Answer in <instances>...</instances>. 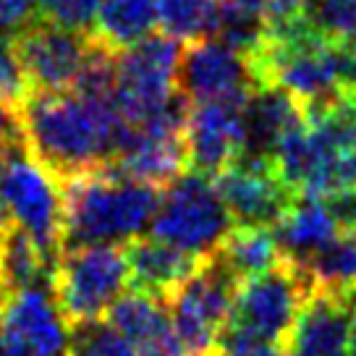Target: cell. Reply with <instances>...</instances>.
Wrapping results in <instances>:
<instances>
[{
  "mask_svg": "<svg viewBox=\"0 0 356 356\" xmlns=\"http://www.w3.org/2000/svg\"><path fill=\"white\" fill-rule=\"evenodd\" d=\"M19 111L26 149L58 181L111 165L126 129L105 92H26Z\"/></svg>",
  "mask_w": 356,
  "mask_h": 356,
  "instance_id": "cell-1",
  "label": "cell"
},
{
  "mask_svg": "<svg viewBox=\"0 0 356 356\" xmlns=\"http://www.w3.org/2000/svg\"><path fill=\"white\" fill-rule=\"evenodd\" d=\"M63 231L60 249L87 244H126L142 236L160 202L157 186L100 168L60 181Z\"/></svg>",
  "mask_w": 356,
  "mask_h": 356,
  "instance_id": "cell-2",
  "label": "cell"
},
{
  "mask_svg": "<svg viewBox=\"0 0 356 356\" xmlns=\"http://www.w3.org/2000/svg\"><path fill=\"white\" fill-rule=\"evenodd\" d=\"M181 42L168 34H149L115 53L113 102L126 126L186 121L189 100L178 89Z\"/></svg>",
  "mask_w": 356,
  "mask_h": 356,
  "instance_id": "cell-3",
  "label": "cell"
},
{
  "mask_svg": "<svg viewBox=\"0 0 356 356\" xmlns=\"http://www.w3.org/2000/svg\"><path fill=\"white\" fill-rule=\"evenodd\" d=\"M129 286L126 244H87L60 249L50 291L66 323H92L105 317Z\"/></svg>",
  "mask_w": 356,
  "mask_h": 356,
  "instance_id": "cell-4",
  "label": "cell"
},
{
  "mask_svg": "<svg viewBox=\"0 0 356 356\" xmlns=\"http://www.w3.org/2000/svg\"><path fill=\"white\" fill-rule=\"evenodd\" d=\"M231 228L234 218L215 186V178L186 168L168 184L165 194L157 202L149 236L189 254L207 257L222 244Z\"/></svg>",
  "mask_w": 356,
  "mask_h": 356,
  "instance_id": "cell-5",
  "label": "cell"
},
{
  "mask_svg": "<svg viewBox=\"0 0 356 356\" xmlns=\"http://www.w3.org/2000/svg\"><path fill=\"white\" fill-rule=\"evenodd\" d=\"M238 283L241 280L212 252L173 293H168V314L181 356L210 354L231 320Z\"/></svg>",
  "mask_w": 356,
  "mask_h": 356,
  "instance_id": "cell-6",
  "label": "cell"
},
{
  "mask_svg": "<svg viewBox=\"0 0 356 356\" xmlns=\"http://www.w3.org/2000/svg\"><path fill=\"white\" fill-rule=\"evenodd\" d=\"M312 289L314 280L304 265L283 257L275 267L238 283L225 330L283 346Z\"/></svg>",
  "mask_w": 356,
  "mask_h": 356,
  "instance_id": "cell-7",
  "label": "cell"
},
{
  "mask_svg": "<svg viewBox=\"0 0 356 356\" xmlns=\"http://www.w3.org/2000/svg\"><path fill=\"white\" fill-rule=\"evenodd\" d=\"M0 212L32 236L47 254H60L63 186L40 160H34L26 145L6 155L0 170Z\"/></svg>",
  "mask_w": 356,
  "mask_h": 356,
  "instance_id": "cell-8",
  "label": "cell"
},
{
  "mask_svg": "<svg viewBox=\"0 0 356 356\" xmlns=\"http://www.w3.org/2000/svg\"><path fill=\"white\" fill-rule=\"evenodd\" d=\"M13 44L29 92H63L76 87L100 40L37 19L13 37Z\"/></svg>",
  "mask_w": 356,
  "mask_h": 356,
  "instance_id": "cell-9",
  "label": "cell"
},
{
  "mask_svg": "<svg viewBox=\"0 0 356 356\" xmlns=\"http://www.w3.org/2000/svg\"><path fill=\"white\" fill-rule=\"evenodd\" d=\"M259 84L252 56L220 37L197 40L181 50L178 89L189 102L249 97Z\"/></svg>",
  "mask_w": 356,
  "mask_h": 356,
  "instance_id": "cell-10",
  "label": "cell"
},
{
  "mask_svg": "<svg viewBox=\"0 0 356 356\" xmlns=\"http://www.w3.org/2000/svg\"><path fill=\"white\" fill-rule=\"evenodd\" d=\"M68 327L50 286L13 291L3 301L0 335L13 356H68Z\"/></svg>",
  "mask_w": 356,
  "mask_h": 356,
  "instance_id": "cell-11",
  "label": "cell"
},
{
  "mask_svg": "<svg viewBox=\"0 0 356 356\" xmlns=\"http://www.w3.org/2000/svg\"><path fill=\"white\" fill-rule=\"evenodd\" d=\"M234 225H275L296 202V191L280 178L273 163L236 157L215 176Z\"/></svg>",
  "mask_w": 356,
  "mask_h": 356,
  "instance_id": "cell-12",
  "label": "cell"
},
{
  "mask_svg": "<svg viewBox=\"0 0 356 356\" xmlns=\"http://www.w3.org/2000/svg\"><path fill=\"white\" fill-rule=\"evenodd\" d=\"M354 325L356 286H314L286 335V356H348Z\"/></svg>",
  "mask_w": 356,
  "mask_h": 356,
  "instance_id": "cell-13",
  "label": "cell"
},
{
  "mask_svg": "<svg viewBox=\"0 0 356 356\" xmlns=\"http://www.w3.org/2000/svg\"><path fill=\"white\" fill-rule=\"evenodd\" d=\"M244 100L246 97H220V100L189 102L184 142L189 170L215 178L228 168L244 147Z\"/></svg>",
  "mask_w": 356,
  "mask_h": 356,
  "instance_id": "cell-14",
  "label": "cell"
},
{
  "mask_svg": "<svg viewBox=\"0 0 356 356\" xmlns=\"http://www.w3.org/2000/svg\"><path fill=\"white\" fill-rule=\"evenodd\" d=\"M186 121H160L147 126H126L118 152L108 168H115L126 176L165 189L186 168Z\"/></svg>",
  "mask_w": 356,
  "mask_h": 356,
  "instance_id": "cell-15",
  "label": "cell"
},
{
  "mask_svg": "<svg viewBox=\"0 0 356 356\" xmlns=\"http://www.w3.org/2000/svg\"><path fill=\"white\" fill-rule=\"evenodd\" d=\"M301 121L304 108L299 100L275 84H259L244 100V147L238 157L273 163L280 139Z\"/></svg>",
  "mask_w": 356,
  "mask_h": 356,
  "instance_id": "cell-16",
  "label": "cell"
},
{
  "mask_svg": "<svg viewBox=\"0 0 356 356\" xmlns=\"http://www.w3.org/2000/svg\"><path fill=\"white\" fill-rule=\"evenodd\" d=\"M126 259H129V283L134 289L165 299L200 267L204 257L189 254L155 236L147 238L136 236L126 246Z\"/></svg>",
  "mask_w": 356,
  "mask_h": 356,
  "instance_id": "cell-17",
  "label": "cell"
},
{
  "mask_svg": "<svg viewBox=\"0 0 356 356\" xmlns=\"http://www.w3.org/2000/svg\"><path fill=\"white\" fill-rule=\"evenodd\" d=\"M105 320L134 343L152 348L163 356H181L163 296L139 289H134L131 293L123 291L115 304L105 312Z\"/></svg>",
  "mask_w": 356,
  "mask_h": 356,
  "instance_id": "cell-18",
  "label": "cell"
},
{
  "mask_svg": "<svg viewBox=\"0 0 356 356\" xmlns=\"http://www.w3.org/2000/svg\"><path fill=\"white\" fill-rule=\"evenodd\" d=\"M56 259L19 225L0 222V286L6 296L22 289L50 286Z\"/></svg>",
  "mask_w": 356,
  "mask_h": 356,
  "instance_id": "cell-19",
  "label": "cell"
},
{
  "mask_svg": "<svg viewBox=\"0 0 356 356\" xmlns=\"http://www.w3.org/2000/svg\"><path fill=\"white\" fill-rule=\"evenodd\" d=\"M273 231H275L283 254L291 259L309 257L312 252H317L320 246L341 234L333 212L325 204L323 197H307V194L296 197L289 212L273 225Z\"/></svg>",
  "mask_w": 356,
  "mask_h": 356,
  "instance_id": "cell-20",
  "label": "cell"
},
{
  "mask_svg": "<svg viewBox=\"0 0 356 356\" xmlns=\"http://www.w3.org/2000/svg\"><path fill=\"white\" fill-rule=\"evenodd\" d=\"M157 29V0H100L95 37L118 53L142 42Z\"/></svg>",
  "mask_w": 356,
  "mask_h": 356,
  "instance_id": "cell-21",
  "label": "cell"
},
{
  "mask_svg": "<svg viewBox=\"0 0 356 356\" xmlns=\"http://www.w3.org/2000/svg\"><path fill=\"white\" fill-rule=\"evenodd\" d=\"M215 254L238 280L265 273L286 257L270 225H234Z\"/></svg>",
  "mask_w": 356,
  "mask_h": 356,
  "instance_id": "cell-22",
  "label": "cell"
},
{
  "mask_svg": "<svg viewBox=\"0 0 356 356\" xmlns=\"http://www.w3.org/2000/svg\"><path fill=\"white\" fill-rule=\"evenodd\" d=\"M157 26L186 44L215 37L220 26V0H157Z\"/></svg>",
  "mask_w": 356,
  "mask_h": 356,
  "instance_id": "cell-23",
  "label": "cell"
},
{
  "mask_svg": "<svg viewBox=\"0 0 356 356\" xmlns=\"http://www.w3.org/2000/svg\"><path fill=\"white\" fill-rule=\"evenodd\" d=\"M312 275L314 286L330 289H354L356 286V234H341L330 238L317 252L296 259Z\"/></svg>",
  "mask_w": 356,
  "mask_h": 356,
  "instance_id": "cell-24",
  "label": "cell"
},
{
  "mask_svg": "<svg viewBox=\"0 0 356 356\" xmlns=\"http://www.w3.org/2000/svg\"><path fill=\"white\" fill-rule=\"evenodd\" d=\"M68 356H163L145 348V346L129 341L123 333H118L105 317L81 323L71 327V348Z\"/></svg>",
  "mask_w": 356,
  "mask_h": 356,
  "instance_id": "cell-25",
  "label": "cell"
},
{
  "mask_svg": "<svg viewBox=\"0 0 356 356\" xmlns=\"http://www.w3.org/2000/svg\"><path fill=\"white\" fill-rule=\"evenodd\" d=\"M307 22L335 44H356V0H309Z\"/></svg>",
  "mask_w": 356,
  "mask_h": 356,
  "instance_id": "cell-26",
  "label": "cell"
},
{
  "mask_svg": "<svg viewBox=\"0 0 356 356\" xmlns=\"http://www.w3.org/2000/svg\"><path fill=\"white\" fill-rule=\"evenodd\" d=\"M100 0H40V19L74 32H92Z\"/></svg>",
  "mask_w": 356,
  "mask_h": 356,
  "instance_id": "cell-27",
  "label": "cell"
},
{
  "mask_svg": "<svg viewBox=\"0 0 356 356\" xmlns=\"http://www.w3.org/2000/svg\"><path fill=\"white\" fill-rule=\"evenodd\" d=\"M26 92L29 87H26V79L16 58L13 37L0 32V100L22 102Z\"/></svg>",
  "mask_w": 356,
  "mask_h": 356,
  "instance_id": "cell-28",
  "label": "cell"
},
{
  "mask_svg": "<svg viewBox=\"0 0 356 356\" xmlns=\"http://www.w3.org/2000/svg\"><path fill=\"white\" fill-rule=\"evenodd\" d=\"M207 356H286V348L273 341L222 330L218 343L212 346Z\"/></svg>",
  "mask_w": 356,
  "mask_h": 356,
  "instance_id": "cell-29",
  "label": "cell"
},
{
  "mask_svg": "<svg viewBox=\"0 0 356 356\" xmlns=\"http://www.w3.org/2000/svg\"><path fill=\"white\" fill-rule=\"evenodd\" d=\"M40 19V0H0V32L16 37Z\"/></svg>",
  "mask_w": 356,
  "mask_h": 356,
  "instance_id": "cell-30",
  "label": "cell"
},
{
  "mask_svg": "<svg viewBox=\"0 0 356 356\" xmlns=\"http://www.w3.org/2000/svg\"><path fill=\"white\" fill-rule=\"evenodd\" d=\"M22 145H26V142H24L19 102L0 100V152H11L13 147Z\"/></svg>",
  "mask_w": 356,
  "mask_h": 356,
  "instance_id": "cell-31",
  "label": "cell"
},
{
  "mask_svg": "<svg viewBox=\"0 0 356 356\" xmlns=\"http://www.w3.org/2000/svg\"><path fill=\"white\" fill-rule=\"evenodd\" d=\"M0 356H13L11 351H8V346H6V341H3V335H0Z\"/></svg>",
  "mask_w": 356,
  "mask_h": 356,
  "instance_id": "cell-32",
  "label": "cell"
},
{
  "mask_svg": "<svg viewBox=\"0 0 356 356\" xmlns=\"http://www.w3.org/2000/svg\"><path fill=\"white\" fill-rule=\"evenodd\" d=\"M348 354L356 356V325H354V335H351V346H348Z\"/></svg>",
  "mask_w": 356,
  "mask_h": 356,
  "instance_id": "cell-33",
  "label": "cell"
}]
</instances>
